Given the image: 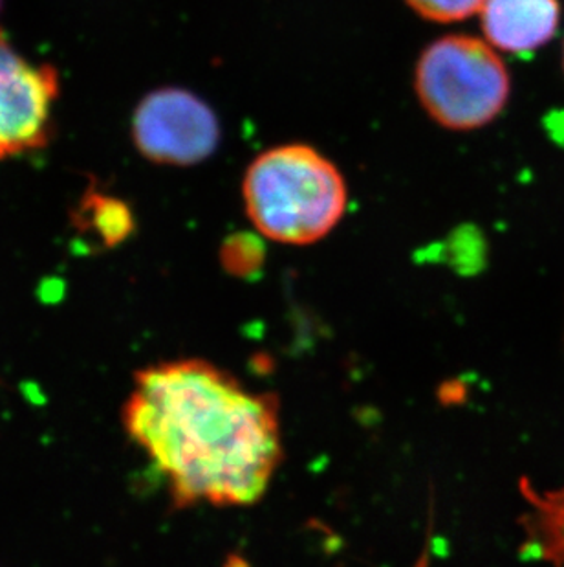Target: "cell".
Instances as JSON below:
<instances>
[{"instance_id": "6da1fadb", "label": "cell", "mask_w": 564, "mask_h": 567, "mask_svg": "<svg viewBox=\"0 0 564 567\" xmlns=\"http://www.w3.org/2000/svg\"><path fill=\"white\" fill-rule=\"evenodd\" d=\"M123 429L166 476L178 508L257 504L284 455L275 395L200 359L139 370Z\"/></svg>"}, {"instance_id": "7a4b0ae2", "label": "cell", "mask_w": 564, "mask_h": 567, "mask_svg": "<svg viewBox=\"0 0 564 567\" xmlns=\"http://www.w3.org/2000/svg\"><path fill=\"white\" fill-rule=\"evenodd\" d=\"M242 200L262 236L304 247L340 225L348 188L331 158L312 145L286 144L251 161L242 178Z\"/></svg>"}, {"instance_id": "3957f363", "label": "cell", "mask_w": 564, "mask_h": 567, "mask_svg": "<svg viewBox=\"0 0 564 567\" xmlns=\"http://www.w3.org/2000/svg\"><path fill=\"white\" fill-rule=\"evenodd\" d=\"M415 91L432 122L449 131L490 125L506 109L510 72L485 39L451 33L427 44L416 63Z\"/></svg>"}, {"instance_id": "277c9868", "label": "cell", "mask_w": 564, "mask_h": 567, "mask_svg": "<svg viewBox=\"0 0 564 567\" xmlns=\"http://www.w3.org/2000/svg\"><path fill=\"white\" fill-rule=\"evenodd\" d=\"M220 138L217 113L186 89H156L134 111V145L161 166H197L219 150Z\"/></svg>"}, {"instance_id": "5b68a950", "label": "cell", "mask_w": 564, "mask_h": 567, "mask_svg": "<svg viewBox=\"0 0 564 567\" xmlns=\"http://www.w3.org/2000/svg\"><path fill=\"white\" fill-rule=\"evenodd\" d=\"M58 96V70L24 60L0 32V161L49 144Z\"/></svg>"}, {"instance_id": "8992f818", "label": "cell", "mask_w": 564, "mask_h": 567, "mask_svg": "<svg viewBox=\"0 0 564 567\" xmlns=\"http://www.w3.org/2000/svg\"><path fill=\"white\" fill-rule=\"evenodd\" d=\"M480 27L488 43L506 54H532L554 39L560 0H485Z\"/></svg>"}, {"instance_id": "52a82bcc", "label": "cell", "mask_w": 564, "mask_h": 567, "mask_svg": "<svg viewBox=\"0 0 564 567\" xmlns=\"http://www.w3.org/2000/svg\"><path fill=\"white\" fill-rule=\"evenodd\" d=\"M521 488L528 502L521 518L526 533L524 551L552 566L564 567V487L539 493L522 482Z\"/></svg>"}, {"instance_id": "ba28073f", "label": "cell", "mask_w": 564, "mask_h": 567, "mask_svg": "<svg viewBox=\"0 0 564 567\" xmlns=\"http://www.w3.org/2000/svg\"><path fill=\"white\" fill-rule=\"evenodd\" d=\"M72 225L81 236H92L100 247H119L136 230L133 212L122 198L88 189L72 214Z\"/></svg>"}, {"instance_id": "9c48e42d", "label": "cell", "mask_w": 564, "mask_h": 567, "mask_svg": "<svg viewBox=\"0 0 564 567\" xmlns=\"http://www.w3.org/2000/svg\"><path fill=\"white\" fill-rule=\"evenodd\" d=\"M416 16L426 21L451 24L466 21L482 10L485 0H405Z\"/></svg>"}, {"instance_id": "30bf717a", "label": "cell", "mask_w": 564, "mask_h": 567, "mask_svg": "<svg viewBox=\"0 0 564 567\" xmlns=\"http://www.w3.org/2000/svg\"><path fill=\"white\" fill-rule=\"evenodd\" d=\"M563 69H564V52H563Z\"/></svg>"}]
</instances>
